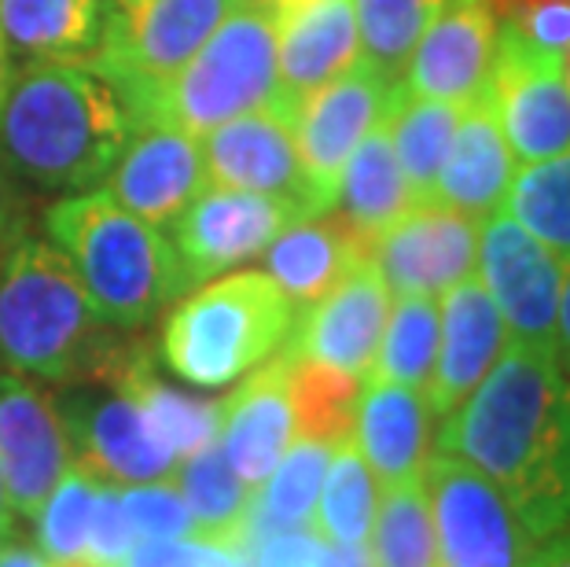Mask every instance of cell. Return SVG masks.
I'll list each match as a JSON object with an SVG mask.
<instances>
[{
	"label": "cell",
	"mask_w": 570,
	"mask_h": 567,
	"mask_svg": "<svg viewBox=\"0 0 570 567\" xmlns=\"http://www.w3.org/2000/svg\"><path fill=\"white\" fill-rule=\"evenodd\" d=\"M504 211L544 247L570 262V151L549 163L519 166Z\"/></svg>",
	"instance_id": "cell-35"
},
{
	"label": "cell",
	"mask_w": 570,
	"mask_h": 567,
	"mask_svg": "<svg viewBox=\"0 0 570 567\" xmlns=\"http://www.w3.org/2000/svg\"><path fill=\"white\" fill-rule=\"evenodd\" d=\"M11 48L4 41V33H0V100H4V89H8V81H11Z\"/></svg>",
	"instance_id": "cell-47"
},
{
	"label": "cell",
	"mask_w": 570,
	"mask_h": 567,
	"mask_svg": "<svg viewBox=\"0 0 570 567\" xmlns=\"http://www.w3.org/2000/svg\"><path fill=\"white\" fill-rule=\"evenodd\" d=\"M52 567H92V564H85V560H75V564H52Z\"/></svg>",
	"instance_id": "cell-48"
},
{
	"label": "cell",
	"mask_w": 570,
	"mask_h": 567,
	"mask_svg": "<svg viewBox=\"0 0 570 567\" xmlns=\"http://www.w3.org/2000/svg\"><path fill=\"white\" fill-rule=\"evenodd\" d=\"M265 4H269V0H265Z\"/></svg>",
	"instance_id": "cell-51"
},
{
	"label": "cell",
	"mask_w": 570,
	"mask_h": 567,
	"mask_svg": "<svg viewBox=\"0 0 570 567\" xmlns=\"http://www.w3.org/2000/svg\"><path fill=\"white\" fill-rule=\"evenodd\" d=\"M45 233L111 329H140L169 299L188 292L174 239L104 188L56 199L45 211Z\"/></svg>",
	"instance_id": "cell-3"
},
{
	"label": "cell",
	"mask_w": 570,
	"mask_h": 567,
	"mask_svg": "<svg viewBox=\"0 0 570 567\" xmlns=\"http://www.w3.org/2000/svg\"><path fill=\"white\" fill-rule=\"evenodd\" d=\"M361 388H365L361 377L287 354V391L291 409H295V436L321 439L332 446L346 442L350 431H354Z\"/></svg>",
	"instance_id": "cell-31"
},
{
	"label": "cell",
	"mask_w": 570,
	"mask_h": 567,
	"mask_svg": "<svg viewBox=\"0 0 570 567\" xmlns=\"http://www.w3.org/2000/svg\"><path fill=\"white\" fill-rule=\"evenodd\" d=\"M368 557L372 567H439L423 479L386 487L383 501H375Z\"/></svg>",
	"instance_id": "cell-34"
},
{
	"label": "cell",
	"mask_w": 570,
	"mask_h": 567,
	"mask_svg": "<svg viewBox=\"0 0 570 567\" xmlns=\"http://www.w3.org/2000/svg\"><path fill=\"white\" fill-rule=\"evenodd\" d=\"M487 92L519 166L549 163L570 151V81L563 56L497 27Z\"/></svg>",
	"instance_id": "cell-9"
},
{
	"label": "cell",
	"mask_w": 570,
	"mask_h": 567,
	"mask_svg": "<svg viewBox=\"0 0 570 567\" xmlns=\"http://www.w3.org/2000/svg\"><path fill=\"white\" fill-rule=\"evenodd\" d=\"M177 490L188 501L191 538L214 541V546L225 549L239 546V530H244L250 512L254 490L228 465L222 442H206L203 450L188 453L177 465Z\"/></svg>",
	"instance_id": "cell-29"
},
{
	"label": "cell",
	"mask_w": 570,
	"mask_h": 567,
	"mask_svg": "<svg viewBox=\"0 0 570 567\" xmlns=\"http://www.w3.org/2000/svg\"><path fill=\"white\" fill-rule=\"evenodd\" d=\"M132 535L140 538H188L191 512L174 482H144L122 493Z\"/></svg>",
	"instance_id": "cell-39"
},
{
	"label": "cell",
	"mask_w": 570,
	"mask_h": 567,
	"mask_svg": "<svg viewBox=\"0 0 570 567\" xmlns=\"http://www.w3.org/2000/svg\"><path fill=\"white\" fill-rule=\"evenodd\" d=\"M217 442L236 476L258 490L295 442V409L287 391V354L262 361L250 377L222 402Z\"/></svg>",
	"instance_id": "cell-22"
},
{
	"label": "cell",
	"mask_w": 570,
	"mask_h": 567,
	"mask_svg": "<svg viewBox=\"0 0 570 567\" xmlns=\"http://www.w3.org/2000/svg\"><path fill=\"white\" fill-rule=\"evenodd\" d=\"M412 207H416V199H412L402 166H397L391 129H386L383 118L346 159L332 211L343 214L361 236L375 239L386 225H394Z\"/></svg>",
	"instance_id": "cell-27"
},
{
	"label": "cell",
	"mask_w": 570,
	"mask_h": 567,
	"mask_svg": "<svg viewBox=\"0 0 570 567\" xmlns=\"http://www.w3.org/2000/svg\"><path fill=\"white\" fill-rule=\"evenodd\" d=\"M515 174L519 163L508 148L501 123H497L490 92L482 89L460 107L453 144H449L439 185H434V203L468 214L475 222H487L490 214L504 207Z\"/></svg>",
	"instance_id": "cell-23"
},
{
	"label": "cell",
	"mask_w": 570,
	"mask_h": 567,
	"mask_svg": "<svg viewBox=\"0 0 570 567\" xmlns=\"http://www.w3.org/2000/svg\"><path fill=\"white\" fill-rule=\"evenodd\" d=\"M475 273L501 310L512 340L556 350V313L567 262L527 233L504 207L479 225Z\"/></svg>",
	"instance_id": "cell-11"
},
{
	"label": "cell",
	"mask_w": 570,
	"mask_h": 567,
	"mask_svg": "<svg viewBox=\"0 0 570 567\" xmlns=\"http://www.w3.org/2000/svg\"><path fill=\"white\" fill-rule=\"evenodd\" d=\"M317 493L313 530L332 546H368V530L375 516V476L354 439L338 442Z\"/></svg>",
	"instance_id": "cell-33"
},
{
	"label": "cell",
	"mask_w": 570,
	"mask_h": 567,
	"mask_svg": "<svg viewBox=\"0 0 570 567\" xmlns=\"http://www.w3.org/2000/svg\"><path fill=\"white\" fill-rule=\"evenodd\" d=\"M497 48L490 0H445V8L412 48L402 89L445 104H468L487 89Z\"/></svg>",
	"instance_id": "cell-19"
},
{
	"label": "cell",
	"mask_w": 570,
	"mask_h": 567,
	"mask_svg": "<svg viewBox=\"0 0 570 567\" xmlns=\"http://www.w3.org/2000/svg\"><path fill=\"white\" fill-rule=\"evenodd\" d=\"M281 45V100L291 118L295 104L361 63L354 0H269Z\"/></svg>",
	"instance_id": "cell-20"
},
{
	"label": "cell",
	"mask_w": 570,
	"mask_h": 567,
	"mask_svg": "<svg viewBox=\"0 0 570 567\" xmlns=\"http://www.w3.org/2000/svg\"><path fill=\"white\" fill-rule=\"evenodd\" d=\"M206 174L214 185L262 192L295 207L302 218H317L324 207L309 188L295 129L281 107H258L199 137Z\"/></svg>",
	"instance_id": "cell-14"
},
{
	"label": "cell",
	"mask_w": 570,
	"mask_h": 567,
	"mask_svg": "<svg viewBox=\"0 0 570 567\" xmlns=\"http://www.w3.org/2000/svg\"><path fill=\"white\" fill-rule=\"evenodd\" d=\"M523 567H570V530H560L530 553Z\"/></svg>",
	"instance_id": "cell-45"
},
{
	"label": "cell",
	"mask_w": 570,
	"mask_h": 567,
	"mask_svg": "<svg viewBox=\"0 0 570 567\" xmlns=\"http://www.w3.org/2000/svg\"><path fill=\"white\" fill-rule=\"evenodd\" d=\"M81 383L85 391L70 394L63 405V424L70 446H78V461L104 482H163L177 472V457L166 453L144 424L140 405L111 372H92Z\"/></svg>",
	"instance_id": "cell-13"
},
{
	"label": "cell",
	"mask_w": 570,
	"mask_h": 567,
	"mask_svg": "<svg viewBox=\"0 0 570 567\" xmlns=\"http://www.w3.org/2000/svg\"><path fill=\"white\" fill-rule=\"evenodd\" d=\"M111 324L92 310L70 262L22 236L0 262V358L22 377L78 383L115 350Z\"/></svg>",
	"instance_id": "cell-4"
},
{
	"label": "cell",
	"mask_w": 570,
	"mask_h": 567,
	"mask_svg": "<svg viewBox=\"0 0 570 567\" xmlns=\"http://www.w3.org/2000/svg\"><path fill=\"white\" fill-rule=\"evenodd\" d=\"M490 11L501 30L552 56H570V0H490Z\"/></svg>",
	"instance_id": "cell-38"
},
{
	"label": "cell",
	"mask_w": 570,
	"mask_h": 567,
	"mask_svg": "<svg viewBox=\"0 0 570 567\" xmlns=\"http://www.w3.org/2000/svg\"><path fill=\"white\" fill-rule=\"evenodd\" d=\"M210 185L199 137L169 123H132L129 140L104 177V192L151 225H174Z\"/></svg>",
	"instance_id": "cell-17"
},
{
	"label": "cell",
	"mask_w": 570,
	"mask_h": 567,
	"mask_svg": "<svg viewBox=\"0 0 570 567\" xmlns=\"http://www.w3.org/2000/svg\"><path fill=\"white\" fill-rule=\"evenodd\" d=\"M262 255L265 273L291 299V306L306 310L332 292L354 265L372 258V239L361 236L338 211H324L317 218L291 222Z\"/></svg>",
	"instance_id": "cell-25"
},
{
	"label": "cell",
	"mask_w": 570,
	"mask_h": 567,
	"mask_svg": "<svg viewBox=\"0 0 570 567\" xmlns=\"http://www.w3.org/2000/svg\"><path fill=\"white\" fill-rule=\"evenodd\" d=\"M70 465L75 446L52 398L27 377L0 372V487L11 512L33 520Z\"/></svg>",
	"instance_id": "cell-16"
},
{
	"label": "cell",
	"mask_w": 570,
	"mask_h": 567,
	"mask_svg": "<svg viewBox=\"0 0 570 567\" xmlns=\"http://www.w3.org/2000/svg\"><path fill=\"white\" fill-rule=\"evenodd\" d=\"M236 4L239 0H111L104 41L85 67L122 96L132 123H148L159 92Z\"/></svg>",
	"instance_id": "cell-7"
},
{
	"label": "cell",
	"mask_w": 570,
	"mask_h": 567,
	"mask_svg": "<svg viewBox=\"0 0 570 567\" xmlns=\"http://www.w3.org/2000/svg\"><path fill=\"white\" fill-rule=\"evenodd\" d=\"M391 287L368 258L354 265L317 303L302 310L281 350L365 380L391 317Z\"/></svg>",
	"instance_id": "cell-18"
},
{
	"label": "cell",
	"mask_w": 570,
	"mask_h": 567,
	"mask_svg": "<svg viewBox=\"0 0 570 567\" xmlns=\"http://www.w3.org/2000/svg\"><path fill=\"white\" fill-rule=\"evenodd\" d=\"M100 487L104 479L89 472L81 461H75L63 472V479L56 482V490L48 493V501L38 512V538L48 564H75L85 557V535H89L92 505Z\"/></svg>",
	"instance_id": "cell-37"
},
{
	"label": "cell",
	"mask_w": 570,
	"mask_h": 567,
	"mask_svg": "<svg viewBox=\"0 0 570 567\" xmlns=\"http://www.w3.org/2000/svg\"><path fill=\"white\" fill-rule=\"evenodd\" d=\"M22 233H27V203H22L16 180H11L4 163H0V262L19 244Z\"/></svg>",
	"instance_id": "cell-43"
},
{
	"label": "cell",
	"mask_w": 570,
	"mask_h": 567,
	"mask_svg": "<svg viewBox=\"0 0 570 567\" xmlns=\"http://www.w3.org/2000/svg\"><path fill=\"white\" fill-rule=\"evenodd\" d=\"M556 358H560L563 377L570 380V262H567V273H563L560 313H556Z\"/></svg>",
	"instance_id": "cell-44"
},
{
	"label": "cell",
	"mask_w": 570,
	"mask_h": 567,
	"mask_svg": "<svg viewBox=\"0 0 570 567\" xmlns=\"http://www.w3.org/2000/svg\"><path fill=\"white\" fill-rule=\"evenodd\" d=\"M434 446L497 482L533 546L570 530V380L556 350L508 340Z\"/></svg>",
	"instance_id": "cell-1"
},
{
	"label": "cell",
	"mask_w": 570,
	"mask_h": 567,
	"mask_svg": "<svg viewBox=\"0 0 570 567\" xmlns=\"http://www.w3.org/2000/svg\"><path fill=\"white\" fill-rule=\"evenodd\" d=\"M4 541H8V538H4V535H0V549H4Z\"/></svg>",
	"instance_id": "cell-50"
},
{
	"label": "cell",
	"mask_w": 570,
	"mask_h": 567,
	"mask_svg": "<svg viewBox=\"0 0 570 567\" xmlns=\"http://www.w3.org/2000/svg\"><path fill=\"white\" fill-rule=\"evenodd\" d=\"M508 340H512L508 324L479 276H468V281L449 287L439 306V354H434V372L428 388H423L431 413L439 420L453 413L493 369V361L501 358Z\"/></svg>",
	"instance_id": "cell-21"
},
{
	"label": "cell",
	"mask_w": 570,
	"mask_h": 567,
	"mask_svg": "<svg viewBox=\"0 0 570 567\" xmlns=\"http://www.w3.org/2000/svg\"><path fill=\"white\" fill-rule=\"evenodd\" d=\"M302 214L262 192L206 185L174 222V251L185 287H199L233 265L258 258L276 236Z\"/></svg>",
	"instance_id": "cell-12"
},
{
	"label": "cell",
	"mask_w": 570,
	"mask_h": 567,
	"mask_svg": "<svg viewBox=\"0 0 570 567\" xmlns=\"http://www.w3.org/2000/svg\"><path fill=\"white\" fill-rule=\"evenodd\" d=\"M431 420L434 413L423 391L365 380L350 439L383 487H402V482H416L423 476L434 446Z\"/></svg>",
	"instance_id": "cell-24"
},
{
	"label": "cell",
	"mask_w": 570,
	"mask_h": 567,
	"mask_svg": "<svg viewBox=\"0 0 570 567\" xmlns=\"http://www.w3.org/2000/svg\"><path fill=\"white\" fill-rule=\"evenodd\" d=\"M442 8L445 0H354L361 59L402 81L412 48Z\"/></svg>",
	"instance_id": "cell-36"
},
{
	"label": "cell",
	"mask_w": 570,
	"mask_h": 567,
	"mask_svg": "<svg viewBox=\"0 0 570 567\" xmlns=\"http://www.w3.org/2000/svg\"><path fill=\"white\" fill-rule=\"evenodd\" d=\"M132 524L126 516L122 505V490L115 487H100L92 505V520H89V535H85V564L92 567H122V560L132 549Z\"/></svg>",
	"instance_id": "cell-40"
},
{
	"label": "cell",
	"mask_w": 570,
	"mask_h": 567,
	"mask_svg": "<svg viewBox=\"0 0 570 567\" xmlns=\"http://www.w3.org/2000/svg\"><path fill=\"white\" fill-rule=\"evenodd\" d=\"M402 81L386 78L372 63H354L327 86L302 96L291 111V129L306 166L309 188L324 211L335 207L343 166L368 133L391 115L394 92Z\"/></svg>",
	"instance_id": "cell-10"
},
{
	"label": "cell",
	"mask_w": 570,
	"mask_h": 567,
	"mask_svg": "<svg viewBox=\"0 0 570 567\" xmlns=\"http://www.w3.org/2000/svg\"><path fill=\"white\" fill-rule=\"evenodd\" d=\"M122 567H250L247 553L199 538H144L129 549Z\"/></svg>",
	"instance_id": "cell-41"
},
{
	"label": "cell",
	"mask_w": 570,
	"mask_h": 567,
	"mask_svg": "<svg viewBox=\"0 0 570 567\" xmlns=\"http://www.w3.org/2000/svg\"><path fill=\"white\" fill-rule=\"evenodd\" d=\"M439 354V299L431 295H394L380 350L365 380L402 383L423 391Z\"/></svg>",
	"instance_id": "cell-32"
},
{
	"label": "cell",
	"mask_w": 570,
	"mask_h": 567,
	"mask_svg": "<svg viewBox=\"0 0 570 567\" xmlns=\"http://www.w3.org/2000/svg\"><path fill=\"white\" fill-rule=\"evenodd\" d=\"M298 310L265 270L191 287L163 324L166 369L191 388H228L287 343Z\"/></svg>",
	"instance_id": "cell-5"
},
{
	"label": "cell",
	"mask_w": 570,
	"mask_h": 567,
	"mask_svg": "<svg viewBox=\"0 0 570 567\" xmlns=\"http://www.w3.org/2000/svg\"><path fill=\"white\" fill-rule=\"evenodd\" d=\"M335 446L321 439H295L273 468V476L258 487V501L250 498V512L239 530V553H247L254 541L276 530L309 527L313 530V509H317V493L332 461Z\"/></svg>",
	"instance_id": "cell-28"
},
{
	"label": "cell",
	"mask_w": 570,
	"mask_h": 567,
	"mask_svg": "<svg viewBox=\"0 0 570 567\" xmlns=\"http://www.w3.org/2000/svg\"><path fill=\"white\" fill-rule=\"evenodd\" d=\"M122 96L85 63L11 70L0 100V163L41 192L100 188L129 140Z\"/></svg>",
	"instance_id": "cell-2"
},
{
	"label": "cell",
	"mask_w": 570,
	"mask_h": 567,
	"mask_svg": "<svg viewBox=\"0 0 570 567\" xmlns=\"http://www.w3.org/2000/svg\"><path fill=\"white\" fill-rule=\"evenodd\" d=\"M281 100L276 16L265 0H239L185 70L155 100L148 123H169L203 137L233 118Z\"/></svg>",
	"instance_id": "cell-6"
},
{
	"label": "cell",
	"mask_w": 570,
	"mask_h": 567,
	"mask_svg": "<svg viewBox=\"0 0 570 567\" xmlns=\"http://www.w3.org/2000/svg\"><path fill=\"white\" fill-rule=\"evenodd\" d=\"M479 225L442 203H416L372 239V265L391 295H431L475 276Z\"/></svg>",
	"instance_id": "cell-15"
},
{
	"label": "cell",
	"mask_w": 570,
	"mask_h": 567,
	"mask_svg": "<svg viewBox=\"0 0 570 567\" xmlns=\"http://www.w3.org/2000/svg\"><path fill=\"white\" fill-rule=\"evenodd\" d=\"M567 81H570V56H567Z\"/></svg>",
	"instance_id": "cell-49"
},
{
	"label": "cell",
	"mask_w": 570,
	"mask_h": 567,
	"mask_svg": "<svg viewBox=\"0 0 570 567\" xmlns=\"http://www.w3.org/2000/svg\"><path fill=\"white\" fill-rule=\"evenodd\" d=\"M327 541L309 527L276 530V535L258 538L247 549L250 567H324Z\"/></svg>",
	"instance_id": "cell-42"
},
{
	"label": "cell",
	"mask_w": 570,
	"mask_h": 567,
	"mask_svg": "<svg viewBox=\"0 0 570 567\" xmlns=\"http://www.w3.org/2000/svg\"><path fill=\"white\" fill-rule=\"evenodd\" d=\"M0 567H52V564L30 546H8V549H0Z\"/></svg>",
	"instance_id": "cell-46"
},
{
	"label": "cell",
	"mask_w": 570,
	"mask_h": 567,
	"mask_svg": "<svg viewBox=\"0 0 570 567\" xmlns=\"http://www.w3.org/2000/svg\"><path fill=\"white\" fill-rule=\"evenodd\" d=\"M111 0H0V33L27 63H85L104 41Z\"/></svg>",
	"instance_id": "cell-26"
},
{
	"label": "cell",
	"mask_w": 570,
	"mask_h": 567,
	"mask_svg": "<svg viewBox=\"0 0 570 567\" xmlns=\"http://www.w3.org/2000/svg\"><path fill=\"white\" fill-rule=\"evenodd\" d=\"M460 107L464 104L412 96L402 86L394 92L391 115H386V129H391L397 166H402L405 185L416 203H434V185H439L442 163L449 155V144H453Z\"/></svg>",
	"instance_id": "cell-30"
},
{
	"label": "cell",
	"mask_w": 570,
	"mask_h": 567,
	"mask_svg": "<svg viewBox=\"0 0 570 567\" xmlns=\"http://www.w3.org/2000/svg\"><path fill=\"white\" fill-rule=\"evenodd\" d=\"M420 479L431 505L439 567H523L538 549L497 482L479 468L431 453Z\"/></svg>",
	"instance_id": "cell-8"
}]
</instances>
